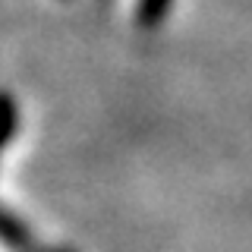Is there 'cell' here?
<instances>
[{
	"instance_id": "obj_1",
	"label": "cell",
	"mask_w": 252,
	"mask_h": 252,
	"mask_svg": "<svg viewBox=\"0 0 252 252\" xmlns=\"http://www.w3.org/2000/svg\"><path fill=\"white\" fill-rule=\"evenodd\" d=\"M32 240H35V236H32V227L0 205V243L10 246V249H29Z\"/></svg>"
},
{
	"instance_id": "obj_2",
	"label": "cell",
	"mask_w": 252,
	"mask_h": 252,
	"mask_svg": "<svg viewBox=\"0 0 252 252\" xmlns=\"http://www.w3.org/2000/svg\"><path fill=\"white\" fill-rule=\"evenodd\" d=\"M16 132H19V104L10 92L0 89V152L16 139Z\"/></svg>"
},
{
	"instance_id": "obj_3",
	"label": "cell",
	"mask_w": 252,
	"mask_h": 252,
	"mask_svg": "<svg viewBox=\"0 0 252 252\" xmlns=\"http://www.w3.org/2000/svg\"><path fill=\"white\" fill-rule=\"evenodd\" d=\"M173 10V0H136V22L139 29L155 32Z\"/></svg>"
},
{
	"instance_id": "obj_4",
	"label": "cell",
	"mask_w": 252,
	"mask_h": 252,
	"mask_svg": "<svg viewBox=\"0 0 252 252\" xmlns=\"http://www.w3.org/2000/svg\"><path fill=\"white\" fill-rule=\"evenodd\" d=\"M41 252H76V249H69V246H54V249H41Z\"/></svg>"
}]
</instances>
